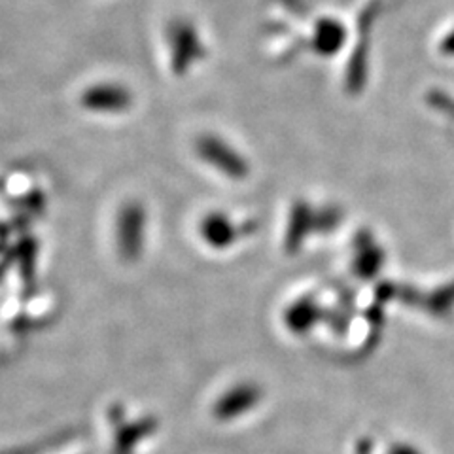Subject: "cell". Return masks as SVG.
<instances>
[{"instance_id":"6da1fadb","label":"cell","mask_w":454,"mask_h":454,"mask_svg":"<svg viewBox=\"0 0 454 454\" xmlns=\"http://www.w3.org/2000/svg\"><path fill=\"white\" fill-rule=\"evenodd\" d=\"M146 245V208L138 201L125 203L116 220V247L123 262H137Z\"/></svg>"},{"instance_id":"7a4b0ae2","label":"cell","mask_w":454,"mask_h":454,"mask_svg":"<svg viewBox=\"0 0 454 454\" xmlns=\"http://www.w3.org/2000/svg\"><path fill=\"white\" fill-rule=\"evenodd\" d=\"M197 155L207 165L231 180H245L250 175V163L231 145L216 135H203L195 145Z\"/></svg>"},{"instance_id":"3957f363","label":"cell","mask_w":454,"mask_h":454,"mask_svg":"<svg viewBox=\"0 0 454 454\" xmlns=\"http://www.w3.org/2000/svg\"><path fill=\"white\" fill-rule=\"evenodd\" d=\"M263 390L254 382H239V385L225 390L215 403V419L220 422H231L248 415L252 409L260 405Z\"/></svg>"},{"instance_id":"277c9868","label":"cell","mask_w":454,"mask_h":454,"mask_svg":"<svg viewBox=\"0 0 454 454\" xmlns=\"http://www.w3.org/2000/svg\"><path fill=\"white\" fill-rule=\"evenodd\" d=\"M82 106L97 114H121L133 105V95L120 83H97L82 95Z\"/></svg>"},{"instance_id":"5b68a950","label":"cell","mask_w":454,"mask_h":454,"mask_svg":"<svg viewBox=\"0 0 454 454\" xmlns=\"http://www.w3.org/2000/svg\"><path fill=\"white\" fill-rule=\"evenodd\" d=\"M170 46H173V65L176 73L188 70L190 65L203 55L201 38L188 21H178L170 28Z\"/></svg>"},{"instance_id":"8992f818","label":"cell","mask_w":454,"mask_h":454,"mask_svg":"<svg viewBox=\"0 0 454 454\" xmlns=\"http://www.w3.org/2000/svg\"><path fill=\"white\" fill-rule=\"evenodd\" d=\"M199 233H201L205 243L212 250H225L235 245V240L240 237L239 227L231 222L230 216L223 212H208L199 225Z\"/></svg>"},{"instance_id":"52a82bcc","label":"cell","mask_w":454,"mask_h":454,"mask_svg":"<svg viewBox=\"0 0 454 454\" xmlns=\"http://www.w3.org/2000/svg\"><path fill=\"white\" fill-rule=\"evenodd\" d=\"M155 430L153 420H140L131 422L127 426H120L116 432V445H114V454H131L133 449L140 443L142 437L150 435Z\"/></svg>"}]
</instances>
